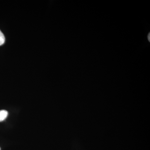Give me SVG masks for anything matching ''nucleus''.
<instances>
[{
    "instance_id": "1",
    "label": "nucleus",
    "mask_w": 150,
    "mask_h": 150,
    "mask_svg": "<svg viewBox=\"0 0 150 150\" xmlns=\"http://www.w3.org/2000/svg\"><path fill=\"white\" fill-rule=\"evenodd\" d=\"M8 115V112L6 110H0V122L5 120Z\"/></svg>"
},
{
    "instance_id": "3",
    "label": "nucleus",
    "mask_w": 150,
    "mask_h": 150,
    "mask_svg": "<svg viewBox=\"0 0 150 150\" xmlns=\"http://www.w3.org/2000/svg\"><path fill=\"white\" fill-rule=\"evenodd\" d=\"M0 150H1V148H0Z\"/></svg>"
},
{
    "instance_id": "2",
    "label": "nucleus",
    "mask_w": 150,
    "mask_h": 150,
    "mask_svg": "<svg viewBox=\"0 0 150 150\" xmlns=\"http://www.w3.org/2000/svg\"><path fill=\"white\" fill-rule=\"evenodd\" d=\"M5 41V38L2 32L0 30V46L4 44Z\"/></svg>"
}]
</instances>
